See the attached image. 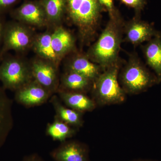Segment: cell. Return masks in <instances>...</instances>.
<instances>
[{
    "instance_id": "6da1fadb",
    "label": "cell",
    "mask_w": 161,
    "mask_h": 161,
    "mask_svg": "<svg viewBox=\"0 0 161 161\" xmlns=\"http://www.w3.org/2000/svg\"><path fill=\"white\" fill-rule=\"evenodd\" d=\"M124 24L121 18L110 19L98 40L86 54L90 60L99 65L103 71L120 62L119 54Z\"/></svg>"
},
{
    "instance_id": "7a4b0ae2",
    "label": "cell",
    "mask_w": 161,
    "mask_h": 161,
    "mask_svg": "<svg viewBox=\"0 0 161 161\" xmlns=\"http://www.w3.org/2000/svg\"><path fill=\"white\" fill-rule=\"evenodd\" d=\"M102 9L98 0H66V11L82 43H90L95 38Z\"/></svg>"
},
{
    "instance_id": "3957f363",
    "label": "cell",
    "mask_w": 161,
    "mask_h": 161,
    "mask_svg": "<svg viewBox=\"0 0 161 161\" xmlns=\"http://www.w3.org/2000/svg\"><path fill=\"white\" fill-rule=\"evenodd\" d=\"M120 62L104 70L94 81L92 89L94 101L101 105L123 102L125 92L119 83L118 73Z\"/></svg>"
},
{
    "instance_id": "277c9868",
    "label": "cell",
    "mask_w": 161,
    "mask_h": 161,
    "mask_svg": "<svg viewBox=\"0 0 161 161\" xmlns=\"http://www.w3.org/2000/svg\"><path fill=\"white\" fill-rule=\"evenodd\" d=\"M122 89L125 93L136 94L143 92L159 82L135 55H132L120 74Z\"/></svg>"
},
{
    "instance_id": "5b68a950",
    "label": "cell",
    "mask_w": 161,
    "mask_h": 161,
    "mask_svg": "<svg viewBox=\"0 0 161 161\" xmlns=\"http://www.w3.org/2000/svg\"><path fill=\"white\" fill-rule=\"evenodd\" d=\"M33 80L30 63L18 57H9L0 64V81L5 90L15 92Z\"/></svg>"
},
{
    "instance_id": "8992f818",
    "label": "cell",
    "mask_w": 161,
    "mask_h": 161,
    "mask_svg": "<svg viewBox=\"0 0 161 161\" xmlns=\"http://www.w3.org/2000/svg\"><path fill=\"white\" fill-rule=\"evenodd\" d=\"M36 35L31 27L14 21L5 24L0 58L9 51L22 53L32 48Z\"/></svg>"
},
{
    "instance_id": "52a82bcc",
    "label": "cell",
    "mask_w": 161,
    "mask_h": 161,
    "mask_svg": "<svg viewBox=\"0 0 161 161\" xmlns=\"http://www.w3.org/2000/svg\"><path fill=\"white\" fill-rule=\"evenodd\" d=\"M33 79L50 92L57 94L60 85L58 67L48 60L34 58L30 62Z\"/></svg>"
},
{
    "instance_id": "ba28073f",
    "label": "cell",
    "mask_w": 161,
    "mask_h": 161,
    "mask_svg": "<svg viewBox=\"0 0 161 161\" xmlns=\"http://www.w3.org/2000/svg\"><path fill=\"white\" fill-rule=\"evenodd\" d=\"M12 17L15 21L30 27L48 26L45 11L40 2L28 1L14 10Z\"/></svg>"
},
{
    "instance_id": "9c48e42d",
    "label": "cell",
    "mask_w": 161,
    "mask_h": 161,
    "mask_svg": "<svg viewBox=\"0 0 161 161\" xmlns=\"http://www.w3.org/2000/svg\"><path fill=\"white\" fill-rule=\"evenodd\" d=\"M52 95L49 91L32 80L15 92L14 100L26 108H33L46 103Z\"/></svg>"
},
{
    "instance_id": "30bf717a",
    "label": "cell",
    "mask_w": 161,
    "mask_h": 161,
    "mask_svg": "<svg viewBox=\"0 0 161 161\" xmlns=\"http://www.w3.org/2000/svg\"><path fill=\"white\" fill-rule=\"evenodd\" d=\"M124 33L126 41L137 46L148 42L158 33L152 25L136 17L124 24Z\"/></svg>"
},
{
    "instance_id": "8fae6325",
    "label": "cell",
    "mask_w": 161,
    "mask_h": 161,
    "mask_svg": "<svg viewBox=\"0 0 161 161\" xmlns=\"http://www.w3.org/2000/svg\"><path fill=\"white\" fill-rule=\"evenodd\" d=\"M50 155L54 161H90L87 147L75 141L61 143Z\"/></svg>"
},
{
    "instance_id": "7c38bea8",
    "label": "cell",
    "mask_w": 161,
    "mask_h": 161,
    "mask_svg": "<svg viewBox=\"0 0 161 161\" xmlns=\"http://www.w3.org/2000/svg\"><path fill=\"white\" fill-rule=\"evenodd\" d=\"M65 70L78 73L94 82L103 71L99 65L90 60L86 54H75L66 64Z\"/></svg>"
},
{
    "instance_id": "4fadbf2b",
    "label": "cell",
    "mask_w": 161,
    "mask_h": 161,
    "mask_svg": "<svg viewBox=\"0 0 161 161\" xmlns=\"http://www.w3.org/2000/svg\"><path fill=\"white\" fill-rule=\"evenodd\" d=\"M12 101L0 86V149L6 142L14 126Z\"/></svg>"
},
{
    "instance_id": "5bb4252c",
    "label": "cell",
    "mask_w": 161,
    "mask_h": 161,
    "mask_svg": "<svg viewBox=\"0 0 161 161\" xmlns=\"http://www.w3.org/2000/svg\"><path fill=\"white\" fill-rule=\"evenodd\" d=\"M52 43L55 53L61 60L75 48L74 36L60 25L55 27L52 32Z\"/></svg>"
},
{
    "instance_id": "9a60e30c",
    "label": "cell",
    "mask_w": 161,
    "mask_h": 161,
    "mask_svg": "<svg viewBox=\"0 0 161 161\" xmlns=\"http://www.w3.org/2000/svg\"><path fill=\"white\" fill-rule=\"evenodd\" d=\"M58 97L65 106L83 113L95 109L96 103L85 93L58 90Z\"/></svg>"
},
{
    "instance_id": "2e32d148",
    "label": "cell",
    "mask_w": 161,
    "mask_h": 161,
    "mask_svg": "<svg viewBox=\"0 0 161 161\" xmlns=\"http://www.w3.org/2000/svg\"><path fill=\"white\" fill-rule=\"evenodd\" d=\"M93 84V81L80 74L65 70L60 77L58 90L86 94L92 89Z\"/></svg>"
},
{
    "instance_id": "e0dca14e",
    "label": "cell",
    "mask_w": 161,
    "mask_h": 161,
    "mask_svg": "<svg viewBox=\"0 0 161 161\" xmlns=\"http://www.w3.org/2000/svg\"><path fill=\"white\" fill-rule=\"evenodd\" d=\"M32 48L39 58L59 67L61 60L55 53L52 43V32L46 31L35 36Z\"/></svg>"
},
{
    "instance_id": "ac0fdd59",
    "label": "cell",
    "mask_w": 161,
    "mask_h": 161,
    "mask_svg": "<svg viewBox=\"0 0 161 161\" xmlns=\"http://www.w3.org/2000/svg\"><path fill=\"white\" fill-rule=\"evenodd\" d=\"M49 100L55 110V117L74 128H80L83 125V113L64 105L56 95H52Z\"/></svg>"
},
{
    "instance_id": "d6986e66",
    "label": "cell",
    "mask_w": 161,
    "mask_h": 161,
    "mask_svg": "<svg viewBox=\"0 0 161 161\" xmlns=\"http://www.w3.org/2000/svg\"><path fill=\"white\" fill-rule=\"evenodd\" d=\"M143 50L147 64L154 71L159 82H160L161 35L158 33L148 41L144 46Z\"/></svg>"
},
{
    "instance_id": "ffe728a7",
    "label": "cell",
    "mask_w": 161,
    "mask_h": 161,
    "mask_svg": "<svg viewBox=\"0 0 161 161\" xmlns=\"http://www.w3.org/2000/svg\"><path fill=\"white\" fill-rule=\"evenodd\" d=\"M46 14L48 26L56 27L60 25L66 11V0H41Z\"/></svg>"
},
{
    "instance_id": "44dd1931",
    "label": "cell",
    "mask_w": 161,
    "mask_h": 161,
    "mask_svg": "<svg viewBox=\"0 0 161 161\" xmlns=\"http://www.w3.org/2000/svg\"><path fill=\"white\" fill-rule=\"evenodd\" d=\"M74 127L69 125L63 121L54 116L52 123L47 124L46 128V134L53 141L60 143L67 141L76 133Z\"/></svg>"
},
{
    "instance_id": "7402d4cb",
    "label": "cell",
    "mask_w": 161,
    "mask_h": 161,
    "mask_svg": "<svg viewBox=\"0 0 161 161\" xmlns=\"http://www.w3.org/2000/svg\"><path fill=\"white\" fill-rule=\"evenodd\" d=\"M101 6L108 13L110 19H116L121 18L118 10L115 8L113 0H98Z\"/></svg>"
},
{
    "instance_id": "603a6c76",
    "label": "cell",
    "mask_w": 161,
    "mask_h": 161,
    "mask_svg": "<svg viewBox=\"0 0 161 161\" xmlns=\"http://www.w3.org/2000/svg\"><path fill=\"white\" fill-rule=\"evenodd\" d=\"M119 1L128 7L135 9L139 12L143 9L146 4V0H119Z\"/></svg>"
},
{
    "instance_id": "cb8c5ba5",
    "label": "cell",
    "mask_w": 161,
    "mask_h": 161,
    "mask_svg": "<svg viewBox=\"0 0 161 161\" xmlns=\"http://www.w3.org/2000/svg\"><path fill=\"white\" fill-rule=\"evenodd\" d=\"M19 0H0V14L10 9Z\"/></svg>"
},
{
    "instance_id": "d4e9b609",
    "label": "cell",
    "mask_w": 161,
    "mask_h": 161,
    "mask_svg": "<svg viewBox=\"0 0 161 161\" xmlns=\"http://www.w3.org/2000/svg\"><path fill=\"white\" fill-rule=\"evenodd\" d=\"M22 161H45L37 153H32L25 156Z\"/></svg>"
},
{
    "instance_id": "484cf974",
    "label": "cell",
    "mask_w": 161,
    "mask_h": 161,
    "mask_svg": "<svg viewBox=\"0 0 161 161\" xmlns=\"http://www.w3.org/2000/svg\"><path fill=\"white\" fill-rule=\"evenodd\" d=\"M5 24L3 19L0 16V46L2 44L3 33H4V28H5Z\"/></svg>"
},
{
    "instance_id": "4316f807",
    "label": "cell",
    "mask_w": 161,
    "mask_h": 161,
    "mask_svg": "<svg viewBox=\"0 0 161 161\" xmlns=\"http://www.w3.org/2000/svg\"><path fill=\"white\" fill-rule=\"evenodd\" d=\"M137 161H149V160H139Z\"/></svg>"
}]
</instances>
